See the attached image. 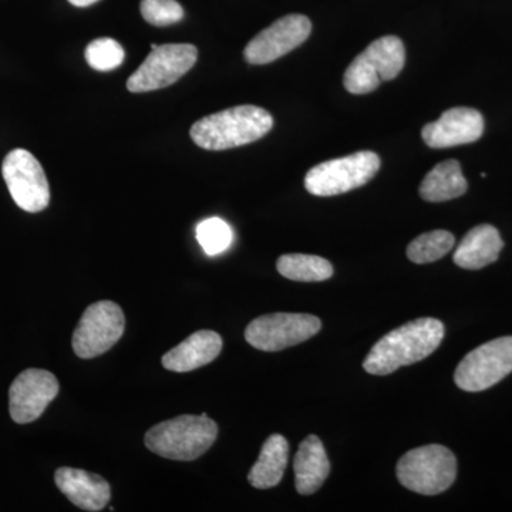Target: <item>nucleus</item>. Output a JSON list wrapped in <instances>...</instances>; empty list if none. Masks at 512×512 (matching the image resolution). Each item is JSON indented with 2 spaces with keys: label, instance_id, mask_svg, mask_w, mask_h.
<instances>
[{
  "label": "nucleus",
  "instance_id": "12",
  "mask_svg": "<svg viewBox=\"0 0 512 512\" xmlns=\"http://www.w3.org/2000/svg\"><path fill=\"white\" fill-rule=\"evenodd\" d=\"M59 394V380L43 369H26L9 389V412L19 424L39 419Z\"/></svg>",
  "mask_w": 512,
  "mask_h": 512
},
{
  "label": "nucleus",
  "instance_id": "21",
  "mask_svg": "<svg viewBox=\"0 0 512 512\" xmlns=\"http://www.w3.org/2000/svg\"><path fill=\"white\" fill-rule=\"evenodd\" d=\"M279 274L296 282H323L332 278L333 266L322 256L282 255L276 262Z\"/></svg>",
  "mask_w": 512,
  "mask_h": 512
},
{
  "label": "nucleus",
  "instance_id": "2",
  "mask_svg": "<svg viewBox=\"0 0 512 512\" xmlns=\"http://www.w3.org/2000/svg\"><path fill=\"white\" fill-rule=\"evenodd\" d=\"M274 127V117L256 106H237L198 120L191 127V138L198 147L210 151L255 143Z\"/></svg>",
  "mask_w": 512,
  "mask_h": 512
},
{
  "label": "nucleus",
  "instance_id": "26",
  "mask_svg": "<svg viewBox=\"0 0 512 512\" xmlns=\"http://www.w3.org/2000/svg\"><path fill=\"white\" fill-rule=\"evenodd\" d=\"M73 6H77V8H87V6L94 5V3L99 2V0H69Z\"/></svg>",
  "mask_w": 512,
  "mask_h": 512
},
{
  "label": "nucleus",
  "instance_id": "8",
  "mask_svg": "<svg viewBox=\"0 0 512 512\" xmlns=\"http://www.w3.org/2000/svg\"><path fill=\"white\" fill-rule=\"evenodd\" d=\"M511 372L512 336H504L471 350L457 366L454 380L464 392H483Z\"/></svg>",
  "mask_w": 512,
  "mask_h": 512
},
{
  "label": "nucleus",
  "instance_id": "19",
  "mask_svg": "<svg viewBox=\"0 0 512 512\" xmlns=\"http://www.w3.org/2000/svg\"><path fill=\"white\" fill-rule=\"evenodd\" d=\"M289 444L281 434H272L262 446L258 460L248 474V481L258 490L276 487L284 478L288 466Z\"/></svg>",
  "mask_w": 512,
  "mask_h": 512
},
{
  "label": "nucleus",
  "instance_id": "25",
  "mask_svg": "<svg viewBox=\"0 0 512 512\" xmlns=\"http://www.w3.org/2000/svg\"><path fill=\"white\" fill-rule=\"evenodd\" d=\"M141 15L153 26H170L184 19V9L177 0H143Z\"/></svg>",
  "mask_w": 512,
  "mask_h": 512
},
{
  "label": "nucleus",
  "instance_id": "14",
  "mask_svg": "<svg viewBox=\"0 0 512 512\" xmlns=\"http://www.w3.org/2000/svg\"><path fill=\"white\" fill-rule=\"evenodd\" d=\"M484 133L480 111L456 107L444 111L439 120L426 124L421 130L424 143L431 148H450L477 141Z\"/></svg>",
  "mask_w": 512,
  "mask_h": 512
},
{
  "label": "nucleus",
  "instance_id": "11",
  "mask_svg": "<svg viewBox=\"0 0 512 512\" xmlns=\"http://www.w3.org/2000/svg\"><path fill=\"white\" fill-rule=\"evenodd\" d=\"M3 180L19 208L40 212L50 202V187L45 170L37 158L23 148L10 151L2 164Z\"/></svg>",
  "mask_w": 512,
  "mask_h": 512
},
{
  "label": "nucleus",
  "instance_id": "9",
  "mask_svg": "<svg viewBox=\"0 0 512 512\" xmlns=\"http://www.w3.org/2000/svg\"><path fill=\"white\" fill-rule=\"evenodd\" d=\"M126 318L117 303L100 301L84 311L73 333V350L82 359H93L113 348L123 336Z\"/></svg>",
  "mask_w": 512,
  "mask_h": 512
},
{
  "label": "nucleus",
  "instance_id": "1",
  "mask_svg": "<svg viewBox=\"0 0 512 512\" xmlns=\"http://www.w3.org/2000/svg\"><path fill=\"white\" fill-rule=\"evenodd\" d=\"M443 339L444 325L439 319L413 320L384 335L370 350L363 367L370 375H390L400 367L426 359Z\"/></svg>",
  "mask_w": 512,
  "mask_h": 512
},
{
  "label": "nucleus",
  "instance_id": "3",
  "mask_svg": "<svg viewBox=\"0 0 512 512\" xmlns=\"http://www.w3.org/2000/svg\"><path fill=\"white\" fill-rule=\"evenodd\" d=\"M217 436V423L207 414H184L151 427L144 437V444L157 456L192 461L207 453Z\"/></svg>",
  "mask_w": 512,
  "mask_h": 512
},
{
  "label": "nucleus",
  "instance_id": "16",
  "mask_svg": "<svg viewBox=\"0 0 512 512\" xmlns=\"http://www.w3.org/2000/svg\"><path fill=\"white\" fill-rule=\"evenodd\" d=\"M222 339L212 330H198L163 356V366L170 372L187 373L214 362L220 356Z\"/></svg>",
  "mask_w": 512,
  "mask_h": 512
},
{
  "label": "nucleus",
  "instance_id": "22",
  "mask_svg": "<svg viewBox=\"0 0 512 512\" xmlns=\"http://www.w3.org/2000/svg\"><path fill=\"white\" fill-rule=\"evenodd\" d=\"M456 239L451 232L437 229L413 239L407 247V258L414 264H430L439 261L454 248Z\"/></svg>",
  "mask_w": 512,
  "mask_h": 512
},
{
  "label": "nucleus",
  "instance_id": "18",
  "mask_svg": "<svg viewBox=\"0 0 512 512\" xmlns=\"http://www.w3.org/2000/svg\"><path fill=\"white\" fill-rule=\"evenodd\" d=\"M503 248L504 242L497 228L487 224L478 225L467 232L466 237L458 245L453 256L454 264L463 269L476 271L494 264Z\"/></svg>",
  "mask_w": 512,
  "mask_h": 512
},
{
  "label": "nucleus",
  "instance_id": "20",
  "mask_svg": "<svg viewBox=\"0 0 512 512\" xmlns=\"http://www.w3.org/2000/svg\"><path fill=\"white\" fill-rule=\"evenodd\" d=\"M467 190V180L456 160L437 164L420 184L421 198L429 202L454 200L466 194Z\"/></svg>",
  "mask_w": 512,
  "mask_h": 512
},
{
  "label": "nucleus",
  "instance_id": "4",
  "mask_svg": "<svg viewBox=\"0 0 512 512\" xmlns=\"http://www.w3.org/2000/svg\"><path fill=\"white\" fill-rule=\"evenodd\" d=\"M397 478L407 490L421 495L444 493L457 477L456 456L447 447L414 448L397 463Z\"/></svg>",
  "mask_w": 512,
  "mask_h": 512
},
{
  "label": "nucleus",
  "instance_id": "5",
  "mask_svg": "<svg viewBox=\"0 0 512 512\" xmlns=\"http://www.w3.org/2000/svg\"><path fill=\"white\" fill-rule=\"evenodd\" d=\"M404 63L406 49L402 40L396 36L380 37L350 63L343 84L352 94L375 92L383 82L396 79Z\"/></svg>",
  "mask_w": 512,
  "mask_h": 512
},
{
  "label": "nucleus",
  "instance_id": "6",
  "mask_svg": "<svg viewBox=\"0 0 512 512\" xmlns=\"http://www.w3.org/2000/svg\"><path fill=\"white\" fill-rule=\"evenodd\" d=\"M380 170V157L373 151H359L311 168L305 188L316 197H335L363 187Z\"/></svg>",
  "mask_w": 512,
  "mask_h": 512
},
{
  "label": "nucleus",
  "instance_id": "15",
  "mask_svg": "<svg viewBox=\"0 0 512 512\" xmlns=\"http://www.w3.org/2000/svg\"><path fill=\"white\" fill-rule=\"evenodd\" d=\"M57 488L80 510L96 512L109 504L110 484L103 477L79 468L62 467L56 471Z\"/></svg>",
  "mask_w": 512,
  "mask_h": 512
},
{
  "label": "nucleus",
  "instance_id": "17",
  "mask_svg": "<svg viewBox=\"0 0 512 512\" xmlns=\"http://www.w3.org/2000/svg\"><path fill=\"white\" fill-rule=\"evenodd\" d=\"M295 487L299 494L316 493L330 473V461L318 436H308L299 444L293 461Z\"/></svg>",
  "mask_w": 512,
  "mask_h": 512
},
{
  "label": "nucleus",
  "instance_id": "10",
  "mask_svg": "<svg viewBox=\"0 0 512 512\" xmlns=\"http://www.w3.org/2000/svg\"><path fill=\"white\" fill-rule=\"evenodd\" d=\"M197 59V47L192 45L156 46L127 80L128 92H153L171 86L190 72Z\"/></svg>",
  "mask_w": 512,
  "mask_h": 512
},
{
  "label": "nucleus",
  "instance_id": "24",
  "mask_svg": "<svg viewBox=\"0 0 512 512\" xmlns=\"http://www.w3.org/2000/svg\"><path fill=\"white\" fill-rule=\"evenodd\" d=\"M232 229L221 218H208L198 224L197 239L205 254L220 255L227 251L232 244Z\"/></svg>",
  "mask_w": 512,
  "mask_h": 512
},
{
  "label": "nucleus",
  "instance_id": "23",
  "mask_svg": "<svg viewBox=\"0 0 512 512\" xmlns=\"http://www.w3.org/2000/svg\"><path fill=\"white\" fill-rule=\"evenodd\" d=\"M126 52L119 42L110 37L93 40L86 49V60L97 72H111L124 62Z\"/></svg>",
  "mask_w": 512,
  "mask_h": 512
},
{
  "label": "nucleus",
  "instance_id": "7",
  "mask_svg": "<svg viewBox=\"0 0 512 512\" xmlns=\"http://www.w3.org/2000/svg\"><path fill=\"white\" fill-rule=\"evenodd\" d=\"M320 328V319L308 313H269L249 323L245 339L262 352H279L313 338Z\"/></svg>",
  "mask_w": 512,
  "mask_h": 512
},
{
  "label": "nucleus",
  "instance_id": "13",
  "mask_svg": "<svg viewBox=\"0 0 512 512\" xmlns=\"http://www.w3.org/2000/svg\"><path fill=\"white\" fill-rule=\"evenodd\" d=\"M311 20L303 15H288L276 20L248 43L245 59L251 64H268L288 55L311 36Z\"/></svg>",
  "mask_w": 512,
  "mask_h": 512
}]
</instances>
